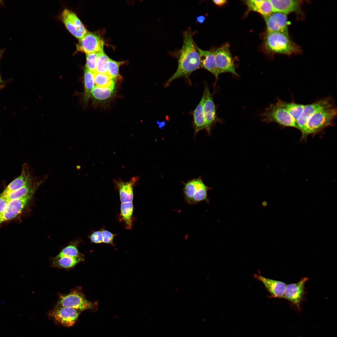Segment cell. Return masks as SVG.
Wrapping results in <instances>:
<instances>
[{"label":"cell","mask_w":337,"mask_h":337,"mask_svg":"<svg viewBox=\"0 0 337 337\" xmlns=\"http://www.w3.org/2000/svg\"><path fill=\"white\" fill-rule=\"evenodd\" d=\"M193 35L194 32L190 28L183 32L182 46L175 52H173V55L178 60L177 68L174 73L165 83V87L168 86L177 78L188 77L192 72L201 67L198 47L193 40Z\"/></svg>","instance_id":"1"},{"label":"cell","mask_w":337,"mask_h":337,"mask_svg":"<svg viewBox=\"0 0 337 337\" xmlns=\"http://www.w3.org/2000/svg\"><path fill=\"white\" fill-rule=\"evenodd\" d=\"M264 43L267 50L272 53L291 55L300 51L299 46L291 39L288 30L267 32Z\"/></svg>","instance_id":"2"},{"label":"cell","mask_w":337,"mask_h":337,"mask_svg":"<svg viewBox=\"0 0 337 337\" xmlns=\"http://www.w3.org/2000/svg\"><path fill=\"white\" fill-rule=\"evenodd\" d=\"M61 306L71 307L81 312L86 310L95 312L99 308L98 302L88 300L80 287L73 289L68 294H59V300L55 307Z\"/></svg>","instance_id":"3"},{"label":"cell","mask_w":337,"mask_h":337,"mask_svg":"<svg viewBox=\"0 0 337 337\" xmlns=\"http://www.w3.org/2000/svg\"><path fill=\"white\" fill-rule=\"evenodd\" d=\"M336 108L332 107L317 112L308 119L303 130L301 139L309 135L316 133L325 128L333 125L337 115Z\"/></svg>","instance_id":"4"},{"label":"cell","mask_w":337,"mask_h":337,"mask_svg":"<svg viewBox=\"0 0 337 337\" xmlns=\"http://www.w3.org/2000/svg\"><path fill=\"white\" fill-rule=\"evenodd\" d=\"M183 183V194L187 203L194 205L203 201L209 202L208 192L210 188L205 185L201 177Z\"/></svg>","instance_id":"5"},{"label":"cell","mask_w":337,"mask_h":337,"mask_svg":"<svg viewBox=\"0 0 337 337\" xmlns=\"http://www.w3.org/2000/svg\"><path fill=\"white\" fill-rule=\"evenodd\" d=\"M261 121L266 123L276 122L285 126L297 128L291 116L277 103L270 105L261 114Z\"/></svg>","instance_id":"6"},{"label":"cell","mask_w":337,"mask_h":337,"mask_svg":"<svg viewBox=\"0 0 337 337\" xmlns=\"http://www.w3.org/2000/svg\"><path fill=\"white\" fill-rule=\"evenodd\" d=\"M213 50L215 55L217 67L219 74L229 72L235 76H239L236 71L235 61L230 52L229 44L226 43L220 47Z\"/></svg>","instance_id":"7"},{"label":"cell","mask_w":337,"mask_h":337,"mask_svg":"<svg viewBox=\"0 0 337 337\" xmlns=\"http://www.w3.org/2000/svg\"><path fill=\"white\" fill-rule=\"evenodd\" d=\"M81 312L71 307L61 306L55 307L50 311L48 315L55 324L70 327L75 324Z\"/></svg>","instance_id":"8"},{"label":"cell","mask_w":337,"mask_h":337,"mask_svg":"<svg viewBox=\"0 0 337 337\" xmlns=\"http://www.w3.org/2000/svg\"><path fill=\"white\" fill-rule=\"evenodd\" d=\"M332 99L328 98L316 101L310 104L305 105L303 110L296 122L297 128L301 132L305 127L308 118L319 111L333 107Z\"/></svg>","instance_id":"9"},{"label":"cell","mask_w":337,"mask_h":337,"mask_svg":"<svg viewBox=\"0 0 337 337\" xmlns=\"http://www.w3.org/2000/svg\"><path fill=\"white\" fill-rule=\"evenodd\" d=\"M308 278H302L298 282L286 286L283 298L288 300L298 311L301 310V304L305 295V285Z\"/></svg>","instance_id":"10"},{"label":"cell","mask_w":337,"mask_h":337,"mask_svg":"<svg viewBox=\"0 0 337 337\" xmlns=\"http://www.w3.org/2000/svg\"><path fill=\"white\" fill-rule=\"evenodd\" d=\"M61 18L67 30L77 38L81 39L88 32L76 15L72 11L65 9L62 12Z\"/></svg>","instance_id":"11"},{"label":"cell","mask_w":337,"mask_h":337,"mask_svg":"<svg viewBox=\"0 0 337 337\" xmlns=\"http://www.w3.org/2000/svg\"><path fill=\"white\" fill-rule=\"evenodd\" d=\"M104 41L100 37L95 33L87 32L76 45L77 51L86 54L98 53L103 50Z\"/></svg>","instance_id":"12"},{"label":"cell","mask_w":337,"mask_h":337,"mask_svg":"<svg viewBox=\"0 0 337 337\" xmlns=\"http://www.w3.org/2000/svg\"><path fill=\"white\" fill-rule=\"evenodd\" d=\"M36 188L26 196L8 202L7 208L0 216V224L16 217L20 214L32 197Z\"/></svg>","instance_id":"13"},{"label":"cell","mask_w":337,"mask_h":337,"mask_svg":"<svg viewBox=\"0 0 337 337\" xmlns=\"http://www.w3.org/2000/svg\"><path fill=\"white\" fill-rule=\"evenodd\" d=\"M206 87V94L203 105L205 121V129L208 134H210L211 128L220 120L217 115L215 105L212 95L208 87Z\"/></svg>","instance_id":"14"},{"label":"cell","mask_w":337,"mask_h":337,"mask_svg":"<svg viewBox=\"0 0 337 337\" xmlns=\"http://www.w3.org/2000/svg\"><path fill=\"white\" fill-rule=\"evenodd\" d=\"M264 18L267 32H282L288 30L286 14L279 12H273Z\"/></svg>","instance_id":"15"},{"label":"cell","mask_w":337,"mask_h":337,"mask_svg":"<svg viewBox=\"0 0 337 337\" xmlns=\"http://www.w3.org/2000/svg\"><path fill=\"white\" fill-rule=\"evenodd\" d=\"M138 179V177L135 176L127 182H124L120 179L114 180L115 187L119 192L121 203L133 202V188Z\"/></svg>","instance_id":"16"},{"label":"cell","mask_w":337,"mask_h":337,"mask_svg":"<svg viewBox=\"0 0 337 337\" xmlns=\"http://www.w3.org/2000/svg\"><path fill=\"white\" fill-rule=\"evenodd\" d=\"M254 277L263 284L272 298H283L286 285L284 282L255 275Z\"/></svg>","instance_id":"17"},{"label":"cell","mask_w":337,"mask_h":337,"mask_svg":"<svg viewBox=\"0 0 337 337\" xmlns=\"http://www.w3.org/2000/svg\"><path fill=\"white\" fill-rule=\"evenodd\" d=\"M200 55L201 67L204 68L213 74L216 82L219 74L217 69L215 54L213 50H204L198 48Z\"/></svg>","instance_id":"18"},{"label":"cell","mask_w":337,"mask_h":337,"mask_svg":"<svg viewBox=\"0 0 337 337\" xmlns=\"http://www.w3.org/2000/svg\"><path fill=\"white\" fill-rule=\"evenodd\" d=\"M274 12L287 14L297 12L300 9L302 1L298 0H270Z\"/></svg>","instance_id":"19"},{"label":"cell","mask_w":337,"mask_h":337,"mask_svg":"<svg viewBox=\"0 0 337 337\" xmlns=\"http://www.w3.org/2000/svg\"><path fill=\"white\" fill-rule=\"evenodd\" d=\"M206 94L205 87L202 97L193 113L194 135L201 130L205 129V121L204 114L203 105Z\"/></svg>","instance_id":"20"},{"label":"cell","mask_w":337,"mask_h":337,"mask_svg":"<svg viewBox=\"0 0 337 337\" xmlns=\"http://www.w3.org/2000/svg\"><path fill=\"white\" fill-rule=\"evenodd\" d=\"M30 171L28 165L26 164H23L21 173L11 182L1 193L2 196L4 197L22 187L25 183Z\"/></svg>","instance_id":"21"},{"label":"cell","mask_w":337,"mask_h":337,"mask_svg":"<svg viewBox=\"0 0 337 337\" xmlns=\"http://www.w3.org/2000/svg\"><path fill=\"white\" fill-rule=\"evenodd\" d=\"M134 205L133 202L121 203L120 208V218L125 225L127 229H131L133 222V214Z\"/></svg>","instance_id":"22"},{"label":"cell","mask_w":337,"mask_h":337,"mask_svg":"<svg viewBox=\"0 0 337 337\" xmlns=\"http://www.w3.org/2000/svg\"><path fill=\"white\" fill-rule=\"evenodd\" d=\"M276 103L291 116L296 123L302 114L305 106L303 105L293 102H285L279 99H277Z\"/></svg>","instance_id":"23"},{"label":"cell","mask_w":337,"mask_h":337,"mask_svg":"<svg viewBox=\"0 0 337 337\" xmlns=\"http://www.w3.org/2000/svg\"><path fill=\"white\" fill-rule=\"evenodd\" d=\"M84 257H72L63 256L57 258H53V266L65 269L74 267L79 263L84 261Z\"/></svg>","instance_id":"24"},{"label":"cell","mask_w":337,"mask_h":337,"mask_svg":"<svg viewBox=\"0 0 337 337\" xmlns=\"http://www.w3.org/2000/svg\"><path fill=\"white\" fill-rule=\"evenodd\" d=\"M114 93L115 88L95 86L91 92V96L94 100L102 102L112 97Z\"/></svg>","instance_id":"25"},{"label":"cell","mask_w":337,"mask_h":337,"mask_svg":"<svg viewBox=\"0 0 337 337\" xmlns=\"http://www.w3.org/2000/svg\"><path fill=\"white\" fill-rule=\"evenodd\" d=\"M95 84L96 86L115 88L116 80L106 73H94Z\"/></svg>","instance_id":"26"},{"label":"cell","mask_w":337,"mask_h":337,"mask_svg":"<svg viewBox=\"0 0 337 337\" xmlns=\"http://www.w3.org/2000/svg\"><path fill=\"white\" fill-rule=\"evenodd\" d=\"M85 93L84 100L87 101L91 96V93L95 87L94 73L85 68L84 76Z\"/></svg>","instance_id":"27"},{"label":"cell","mask_w":337,"mask_h":337,"mask_svg":"<svg viewBox=\"0 0 337 337\" xmlns=\"http://www.w3.org/2000/svg\"><path fill=\"white\" fill-rule=\"evenodd\" d=\"M78 242L71 243L65 248L54 258H57L63 256L72 257H84L78 249Z\"/></svg>","instance_id":"28"},{"label":"cell","mask_w":337,"mask_h":337,"mask_svg":"<svg viewBox=\"0 0 337 337\" xmlns=\"http://www.w3.org/2000/svg\"><path fill=\"white\" fill-rule=\"evenodd\" d=\"M123 63V62L117 61L110 58L108 62L106 74L117 80H122V77L119 73V67Z\"/></svg>","instance_id":"29"},{"label":"cell","mask_w":337,"mask_h":337,"mask_svg":"<svg viewBox=\"0 0 337 337\" xmlns=\"http://www.w3.org/2000/svg\"><path fill=\"white\" fill-rule=\"evenodd\" d=\"M109 59L103 50L100 52L97 60L95 72L106 74Z\"/></svg>","instance_id":"30"},{"label":"cell","mask_w":337,"mask_h":337,"mask_svg":"<svg viewBox=\"0 0 337 337\" xmlns=\"http://www.w3.org/2000/svg\"><path fill=\"white\" fill-rule=\"evenodd\" d=\"M265 18L274 12L271 3L269 0H261L257 12Z\"/></svg>","instance_id":"31"},{"label":"cell","mask_w":337,"mask_h":337,"mask_svg":"<svg viewBox=\"0 0 337 337\" xmlns=\"http://www.w3.org/2000/svg\"><path fill=\"white\" fill-rule=\"evenodd\" d=\"M99 52L91 53L86 55L85 68L93 73L96 72V61Z\"/></svg>","instance_id":"32"},{"label":"cell","mask_w":337,"mask_h":337,"mask_svg":"<svg viewBox=\"0 0 337 337\" xmlns=\"http://www.w3.org/2000/svg\"><path fill=\"white\" fill-rule=\"evenodd\" d=\"M102 237V242L114 245L113 241L114 237L116 235L105 229L101 230Z\"/></svg>","instance_id":"33"},{"label":"cell","mask_w":337,"mask_h":337,"mask_svg":"<svg viewBox=\"0 0 337 337\" xmlns=\"http://www.w3.org/2000/svg\"><path fill=\"white\" fill-rule=\"evenodd\" d=\"M261 0H249L245 1V4L247 6L248 11H257L258 6Z\"/></svg>","instance_id":"34"},{"label":"cell","mask_w":337,"mask_h":337,"mask_svg":"<svg viewBox=\"0 0 337 337\" xmlns=\"http://www.w3.org/2000/svg\"><path fill=\"white\" fill-rule=\"evenodd\" d=\"M89 237L90 241L93 243L99 244L102 242L101 230L96 231L94 232L90 235Z\"/></svg>","instance_id":"35"},{"label":"cell","mask_w":337,"mask_h":337,"mask_svg":"<svg viewBox=\"0 0 337 337\" xmlns=\"http://www.w3.org/2000/svg\"><path fill=\"white\" fill-rule=\"evenodd\" d=\"M8 203L2 194H0V216L6 210Z\"/></svg>","instance_id":"36"},{"label":"cell","mask_w":337,"mask_h":337,"mask_svg":"<svg viewBox=\"0 0 337 337\" xmlns=\"http://www.w3.org/2000/svg\"><path fill=\"white\" fill-rule=\"evenodd\" d=\"M212 2L215 5L220 7L224 5L227 2L225 0H213Z\"/></svg>","instance_id":"37"},{"label":"cell","mask_w":337,"mask_h":337,"mask_svg":"<svg viewBox=\"0 0 337 337\" xmlns=\"http://www.w3.org/2000/svg\"><path fill=\"white\" fill-rule=\"evenodd\" d=\"M206 20V17L205 16L201 15L197 16L196 18V22L198 23L202 24Z\"/></svg>","instance_id":"38"},{"label":"cell","mask_w":337,"mask_h":337,"mask_svg":"<svg viewBox=\"0 0 337 337\" xmlns=\"http://www.w3.org/2000/svg\"><path fill=\"white\" fill-rule=\"evenodd\" d=\"M5 51V49H0V60ZM1 82V79L0 74V84Z\"/></svg>","instance_id":"39"}]
</instances>
